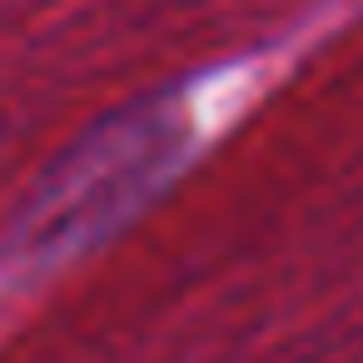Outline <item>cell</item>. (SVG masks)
I'll return each instance as SVG.
<instances>
[{"label": "cell", "instance_id": "obj_1", "mask_svg": "<svg viewBox=\"0 0 363 363\" xmlns=\"http://www.w3.org/2000/svg\"><path fill=\"white\" fill-rule=\"evenodd\" d=\"M189 140L194 125L184 100H155L145 110H130L125 120L100 125L35 194L16 239L21 259L50 264L105 234L140 194H150L174 169Z\"/></svg>", "mask_w": 363, "mask_h": 363}]
</instances>
